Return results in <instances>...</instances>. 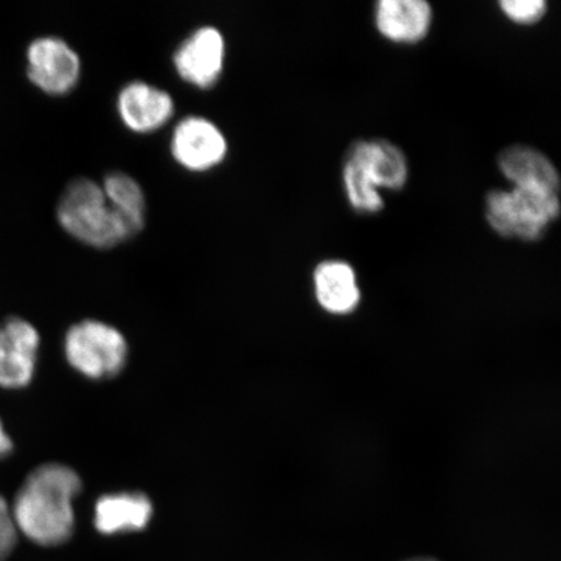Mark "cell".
Listing matches in <instances>:
<instances>
[{
  "label": "cell",
  "instance_id": "52a82bcc",
  "mask_svg": "<svg viewBox=\"0 0 561 561\" xmlns=\"http://www.w3.org/2000/svg\"><path fill=\"white\" fill-rule=\"evenodd\" d=\"M226 58V41L214 26H203L184 41L173 62L181 79L201 89L219 81Z\"/></svg>",
  "mask_w": 561,
  "mask_h": 561
},
{
  "label": "cell",
  "instance_id": "7a4b0ae2",
  "mask_svg": "<svg viewBox=\"0 0 561 561\" xmlns=\"http://www.w3.org/2000/svg\"><path fill=\"white\" fill-rule=\"evenodd\" d=\"M342 179L350 206L356 213L375 215L385 207L378 188L402 191L409 180V163L389 140H356L343 161Z\"/></svg>",
  "mask_w": 561,
  "mask_h": 561
},
{
  "label": "cell",
  "instance_id": "2e32d148",
  "mask_svg": "<svg viewBox=\"0 0 561 561\" xmlns=\"http://www.w3.org/2000/svg\"><path fill=\"white\" fill-rule=\"evenodd\" d=\"M500 7L508 20L520 25L536 24L547 12L545 0H502Z\"/></svg>",
  "mask_w": 561,
  "mask_h": 561
},
{
  "label": "cell",
  "instance_id": "6da1fadb",
  "mask_svg": "<svg viewBox=\"0 0 561 561\" xmlns=\"http://www.w3.org/2000/svg\"><path fill=\"white\" fill-rule=\"evenodd\" d=\"M81 488L79 474L66 466L35 469L20 488L11 510L18 531L41 546L67 542L75 528L73 500Z\"/></svg>",
  "mask_w": 561,
  "mask_h": 561
},
{
  "label": "cell",
  "instance_id": "7c38bea8",
  "mask_svg": "<svg viewBox=\"0 0 561 561\" xmlns=\"http://www.w3.org/2000/svg\"><path fill=\"white\" fill-rule=\"evenodd\" d=\"M497 168L514 186H537L560 193L556 164L535 147L514 145L497 156Z\"/></svg>",
  "mask_w": 561,
  "mask_h": 561
},
{
  "label": "cell",
  "instance_id": "8fae6325",
  "mask_svg": "<svg viewBox=\"0 0 561 561\" xmlns=\"http://www.w3.org/2000/svg\"><path fill=\"white\" fill-rule=\"evenodd\" d=\"M375 23L386 39L396 44H419L431 31L432 5L425 0H381Z\"/></svg>",
  "mask_w": 561,
  "mask_h": 561
},
{
  "label": "cell",
  "instance_id": "4fadbf2b",
  "mask_svg": "<svg viewBox=\"0 0 561 561\" xmlns=\"http://www.w3.org/2000/svg\"><path fill=\"white\" fill-rule=\"evenodd\" d=\"M314 296L329 313L347 314L360 304V289L356 273L348 263L327 261L313 272Z\"/></svg>",
  "mask_w": 561,
  "mask_h": 561
},
{
  "label": "cell",
  "instance_id": "8992f818",
  "mask_svg": "<svg viewBox=\"0 0 561 561\" xmlns=\"http://www.w3.org/2000/svg\"><path fill=\"white\" fill-rule=\"evenodd\" d=\"M26 58L27 77L47 94H67L79 82V55L60 38L44 37L33 41L27 48Z\"/></svg>",
  "mask_w": 561,
  "mask_h": 561
},
{
  "label": "cell",
  "instance_id": "5b68a950",
  "mask_svg": "<svg viewBox=\"0 0 561 561\" xmlns=\"http://www.w3.org/2000/svg\"><path fill=\"white\" fill-rule=\"evenodd\" d=\"M66 354L70 366L100 380L121 374L128 347L116 329L100 321H83L68 332Z\"/></svg>",
  "mask_w": 561,
  "mask_h": 561
},
{
  "label": "cell",
  "instance_id": "e0dca14e",
  "mask_svg": "<svg viewBox=\"0 0 561 561\" xmlns=\"http://www.w3.org/2000/svg\"><path fill=\"white\" fill-rule=\"evenodd\" d=\"M18 542V528L12 512L4 497L0 495V561L11 556Z\"/></svg>",
  "mask_w": 561,
  "mask_h": 561
},
{
  "label": "cell",
  "instance_id": "5bb4252c",
  "mask_svg": "<svg viewBox=\"0 0 561 561\" xmlns=\"http://www.w3.org/2000/svg\"><path fill=\"white\" fill-rule=\"evenodd\" d=\"M151 516L149 497L139 493L105 495L95 506V526L103 535L142 530Z\"/></svg>",
  "mask_w": 561,
  "mask_h": 561
},
{
  "label": "cell",
  "instance_id": "9a60e30c",
  "mask_svg": "<svg viewBox=\"0 0 561 561\" xmlns=\"http://www.w3.org/2000/svg\"><path fill=\"white\" fill-rule=\"evenodd\" d=\"M103 192L118 213L129 217L133 222L144 229L146 199L142 188L135 179L122 172L111 173L104 180Z\"/></svg>",
  "mask_w": 561,
  "mask_h": 561
},
{
  "label": "cell",
  "instance_id": "30bf717a",
  "mask_svg": "<svg viewBox=\"0 0 561 561\" xmlns=\"http://www.w3.org/2000/svg\"><path fill=\"white\" fill-rule=\"evenodd\" d=\"M117 111L123 123L136 133L161 128L173 116L170 94L146 82H131L118 94Z\"/></svg>",
  "mask_w": 561,
  "mask_h": 561
},
{
  "label": "cell",
  "instance_id": "277c9868",
  "mask_svg": "<svg viewBox=\"0 0 561 561\" xmlns=\"http://www.w3.org/2000/svg\"><path fill=\"white\" fill-rule=\"evenodd\" d=\"M560 193L537 186H514L512 191H491L485 213L491 229L507 240H542L559 219Z\"/></svg>",
  "mask_w": 561,
  "mask_h": 561
},
{
  "label": "cell",
  "instance_id": "d6986e66",
  "mask_svg": "<svg viewBox=\"0 0 561 561\" xmlns=\"http://www.w3.org/2000/svg\"><path fill=\"white\" fill-rule=\"evenodd\" d=\"M403 561H439V560L433 559V558H427V557H419V558L407 559Z\"/></svg>",
  "mask_w": 561,
  "mask_h": 561
},
{
  "label": "cell",
  "instance_id": "9c48e42d",
  "mask_svg": "<svg viewBox=\"0 0 561 561\" xmlns=\"http://www.w3.org/2000/svg\"><path fill=\"white\" fill-rule=\"evenodd\" d=\"M39 335L25 320L12 318L0 324V386L23 388L31 382Z\"/></svg>",
  "mask_w": 561,
  "mask_h": 561
},
{
  "label": "cell",
  "instance_id": "ac0fdd59",
  "mask_svg": "<svg viewBox=\"0 0 561 561\" xmlns=\"http://www.w3.org/2000/svg\"><path fill=\"white\" fill-rule=\"evenodd\" d=\"M12 440L7 436L2 421H0V456H7L12 451Z\"/></svg>",
  "mask_w": 561,
  "mask_h": 561
},
{
  "label": "cell",
  "instance_id": "3957f363",
  "mask_svg": "<svg viewBox=\"0 0 561 561\" xmlns=\"http://www.w3.org/2000/svg\"><path fill=\"white\" fill-rule=\"evenodd\" d=\"M58 220L76 240L96 249L114 248L142 230L118 213L103 187L89 179L70 182L59 202Z\"/></svg>",
  "mask_w": 561,
  "mask_h": 561
},
{
  "label": "cell",
  "instance_id": "ba28073f",
  "mask_svg": "<svg viewBox=\"0 0 561 561\" xmlns=\"http://www.w3.org/2000/svg\"><path fill=\"white\" fill-rule=\"evenodd\" d=\"M172 156L188 171L203 172L219 165L228 153L221 130L205 117H187L174 129Z\"/></svg>",
  "mask_w": 561,
  "mask_h": 561
}]
</instances>
